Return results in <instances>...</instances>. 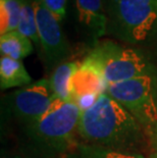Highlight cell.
I'll return each mask as SVG.
<instances>
[{"mask_svg":"<svg viewBox=\"0 0 157 158\" xmlns=\"http://www.w3.org/2000/svg\"><path fill=\"white\" fill-rule=\"evenodd\" d=\"M23 0H0V34L16 31L21 18Z\"/></svg>","mask_w":157,"mask_h":158,"instance_id":"cell-14","label":"cell"},{"mask_svg":"<svg viewBox=\"0 0 157 158\" xmlns=\"http://www.w3.org/2000/svg\"><path fill=\"white\" fill-rule=\"evenodd\" d=\"M53 100L49 80L42 79L15 90L5 101L12 115L24 126H29L44 115Z\"/></svg>","mask_w":157,"mask_h":158,"instance_id":"cell-6","label":"cell"},{"mask_svg":"<svg viewBox=\"0 0 157 158\" xmlns=\"http://www.w3.org/2000/svg\"><path fill=\"white\" fill-rule=\"evenodd\" d=\"M1 158H21V157L14 156V155H2Z\"/></svg>","mask_w":157,"mask_h":158,"instance_id":"cell-20","label":"cell"},{"mask_svg":"<svg viewBox=\"0 0 157 158\" xmlns=\"http://www.w3.org/2000/svg\"><path fill=\"white\" fill-rule=\"evenodd\" d=\"M153 36L155 39H157V19H156V22H155V25L154 27H153V30H152V32H151V34H150V36Z\"/></svg>","mask_w":157,"mask_h":158,"instance_id":"cell-19","label":"cell"},{"mask_svg":"<svg viewBox=\"0 0 157 158\" xmlns=\"http://www.w3.org/2000/svg\"><path fill=\"white\" fill-rule=\"evenodd\" d=\"M107 82L102 76L99 69L89 59L79 63L78 69L73 73L72 81V101L76 97L87 93H96L101 95L106 93Z\"/></svg>","mask_w":157,"mask_h":158,"instance_id":"cell-8","label":"cell"},{"mask_svg":"<svg viewBox=\"0 0 157 158\" xmlns=\"http://www.w3.org/2000/svg\"><path fill=\"white\" fill-rule=\"evenodd\" d=\"M73 158H144V156L135 151L116 150L90 144H79Z\"/></svg>","mask_w":157,"mask_h":158,"instance_id":"cell-13","label":"cell"},{"mask_svg":"<svg viewBox=\"0 0 157 158\" xmlns=\"http://www.w3.org/2000/svg\"><path fill=\"white\" fill-rule=\"evenodd\" d=\"M81 112L73 101L54 98L41 118L25 126L29 150L41 158H53L68 150L78 133Z\"/></svg>","mask_w":157,"mask_h":158,"instance_id":"cell-2","label":"cell"},{"mask_svg":"<svg viewBox=\"0 0 157 158\" xmlns=\"http://www.w3.org/2000/svg\"><path fill=\"white\" fill-rule=\"evenodd\" d=\"M33 50L34 48L31 40L18 31L6 33L0 37L1 56L22 60L25 57L31 55Z\"/></svg>","mask_w":157,"mask_h":158,"instance_id":"cell-12","label":"cell"},{"mask_svg":"<svg viewBox=\"0 0 157 158\" xmlns=\"http://www.w3.org/2000/svg\"><path fill=\"white\" fill-rule=\"evenodd\" d=\"M16 31L39 44L38 29H37L36 12L34 7V0H23L22 12Z\"/></svg>","mask_w":157,"mask_h":158,"instance_id":"cell-15","label":"cell"},{"mask_svg":"<svg viewBox=\"0 0 157 158\" xmlns=\"http://www.w3.org/2000/svg\"><path fill=\"white\" fill-rule=\"evenodd\" d=\"M32 84V78L22 60L1 56L0 59V88L7 90Z\"/></svg>","mask_w":157,"mask_h":158,"instance_id":"cell-10","label":"cell"},{"mask_svg":"<svg viewBox=\"0 0 157 158\" xmlns=\"http://www.w3.org/2000/svg\"><path fill=\"white\" fill-rule=\"evenodd\" d=\"M144 131L125 107L103 93L91 108L81 112L78 134L86 144L134 151L143 140Z\"/></svg>","mask_w":157,"mask_h":158,"instance_id":"cell-1","label":"cell"},{"mask_svg":"<svg viewBox=\"0 0 157 158\" xmlns=\"http://www.w3.org/2000/svg\"><path fill=\"white\" fill-rule=\"evenodd\" d=\"M154 158H157V153L155 154V156H154Z\"/></svg>","mask_w":157,"mask_h":158,"instance_id":"cell-22","label":"cell"},{"mask_svg":"<svg viewBox=\"0 0 157 158\" xmlns=\"http://www.w3.org/2000/svg\"><path fill=\"white\" fill-rule=\"evenodd\" d=\"M107 33L137 44L151 34L157 19V0H109Z\"/></svg>","mask_w":157,"mask_h":158,"instance_id":"cell-3","label":"cell"},{"mask_svg":"<svg viewBox=\"0 0 157 158\" xmlns=\"http://www.w3.org/2000/svg\"><path fill=\"white\" fill-rule=\"evenodd\" d=\"M150 135H151V137H152V141H153V143H154V145H155L156 149H157V127H155L154 130L152 131Z\"/></svg>","mask_w":157,"mask_h":158,"instance_id":"cell-18","label":"cell"},{"mask_svg":"<svg viewBox=\"0 0 157 158\" xmlns=\"http://www.w3.org/2000/svg\"><path fill=\"white\" fill-rule=\"evenodd\" d=\"M78 21L87 34L98 39L107 33V15L103 10L102 0H76Z\"/></svg>","mask_w":157,"mask_h":158,"instance_id":"cell-9","label":"cell"},{"mask_svg":"<svg viewBox=\"0 0 157 158\" xmlns=\"http://www.w3.org/2000/svg\"><path fill=\"white\" fill-rule=\"evenodd\" d=\"M45 7L58 19L61 22L64 19L66 15V3L68 0H41Z\"/></svg>","mask_w":157,"mask_h":158,"instance_id":"cell-16","label":"cell"},{"mask_svg":"<svg viewBox=\"0 0 157 158\" xmlns=\"http://www.w3.org/2000/svg\"><path fill=\"white\" fill-rule=\"evenodd\" d=\"M39 44L48 66H57L68 57L69 47L62 33L60 22L50 12L41 0H34Z\"/></svg>","mask_w":157,"mask_h":158,"instance_id":"cell-7","label":"cell"},{"mask_svg":"<svg viewBox=\"0 0 157 158\" xmlns=\"http://www.w3.org/2000/svg\"><path fill=\"white\" fill-rule=\"evenodd\" d=\"M156 92L157 84L153 75L112 84L106 89V94L125 107L148 134L157 127Z\"/></svg>","mask_w":157,"mask_h":158,"instance_id":"cell-4","label":"cell"},{"mask_svg":"<svg viewBox=\"0 0 157 158\" xmlns=\"http://www.w3.org/2000/svg\"><path fill=\"white\" fill-rule=\"evenodd\" d=\"M78 66V62L64 61L54 69L49 84L55 99L61 101H72V81Z\"/></svg>","mask_w":157,"mask_h":158,"instance_id":"cell-11","label":"cell"},{"mask_svg":"<svg viewBox=\"0 0 157 158\" xmlns=\"http://www.w3.org/2000/svg\"><path fill=\"white\" fill-rule=\"evenodd\" d=\"M156 103H157V92H156Z\"/></svg>","mask_w":157,"mask_h":158,"instance_id":"cell-21","label":"cell"},{"mask_svg":"<svg viewBox=\"0 0 157 158\" xmlns=\"http://www.w3.org/2000/svg\"><path fill=\"white\" fill-rule=\"evenodd\" d=\"M100 95L96 93H87V94H83V95L76 97V98L73 100L78 107L80 108L81 111H85V110L90 109L91 107L96 103V101L98 100V97Z\"/></svg>","mask_w":157,"mask_h":158,"instance_id":"cell-17","label":"cell"},{"mask_svg":"<svg viewBox=\"0 0 157 158\" xmlns=\"http://www.w3.org/2000/svg\"><path fill=\"white\" fill-rule=\"evenodd\" d=\"M86 58L99 69L108 85L152 75L151 65L141 53L113 42H103Z\"/></svg>","mask_w":157,"mask_h":158,"instance_id":"cell-5","label":"cell"}]
</instances>
